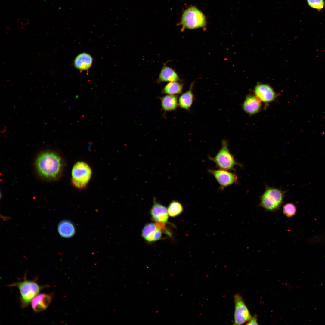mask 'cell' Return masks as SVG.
<instances>
[{
	"instance_id": "6da1fadb",
	"label": "cell",
	"mask_w": 325,
	"mask_h": 325,
	"mask_svg": "<svg viewBox=\"0 0 325 325\" xmlns=\"http://www.w3.org/2000/svg\"><path fill=\"white\" fill-rule=\"evenodd\" d=\"M34 166L39 177L46 181H53L58 179L62 176L65 162L62 157L57 152L47 149L37 155Z\"/></svg>"
},
{
	"instance_id": "7a4b0ae2",
	"label": "cell",
	"mask_w": 325,
	"mask_h": 325,
	"mask_svg": "<svg viewBox=\"0 0 325 325\" xmlns=\"http://www.w3.org/2000/svg\"><path fill=\"white\" fill-rule=\"evenodd\" d=\"M206 24V19L203 12L196 7L191 6L183 11L178 25L181 26V31L183 32L186 29L205 28Z\"/></svg>"
},
{
	"instance_id": "3957f363",
	"label": "cell",
	"mask_w": 325,
	"mask_h": 325,
	"mask_svg": "<svg viewBox=\"0 0 325 325\" xmlns=\"http://www.w3.org/2000/svg\"><path fill=\"white\" fill-rule=\"evenodd\" d=\"M8 286L16 287L19 290L20 294V305L22 308L28 306L32 299L40 291L48 286L39 285L34 280H28L26 279L9 285Z\"/></svg>"
},
{
	"instance_id": "277c9868",
	"label": "cell",
	"mask_w": 325,
	"mask_h": 325,
	"mask_svg": "<svg viewBox=\"0 0 325 325\" xmlns=\"http://www.w3.org/2000/svg\"><path fill=\"white\" fill-rule=\"evenodd\" d=\"M284 195V192L279 189L267 187L261 197L259 206L268 211H277L281 206Z\"/></svg>"
},
{
	"instance_id": "5b68a950",
	"label": "cell",
	"mask_w": 325,
	"mask_h": 325,
	"mask_svg": "<svg viewBox=\"0 0 325 325\" xmlns=\"http://www.w3.org/2000/svg\"><path fill=\"white\" fill-rule=\"evenodd\" d=\"M92 174L91 169L87 163L82 161L77 162L72 170L73 185L79 189L85 188L91 178Z\"/></svg>"
},
{
	"instance_id": "8992f818",
	"label": "cell",
	"mask_w": 325,
	"mask_h": 325,
	"mask_svg": "<svg viewBox=\"0 0 325 325\" xmlns=\"http://www.w3.org/2000/svg\"><path fill=\"white\" fill-rule=\"evenodd\" d=\"M228 144L225 140L222 142V147L214 157L209 156V159L214 162L220 169L227 170L234 169V166L240 165L230 153L228 149Z\"/></svg>"
},
{
	"instance_id": "52a82bcc",
	"label": "cell",
	"mask_w": 325,
	"mask_h": 325,
	"mask_svg": "<svg viewBox=\"0 0 325 325\" xmlns=\"http://www.w3.org/2000/svg\"><path fill=\"white\" fill-rule=\"evenodd\" d=\"M235 304L234 325H241L248 321L252 316L243 300L239 293L234 296Z\"/></svg>"
},
{
	"instance_id": "ba28073f",
	"label": "cell",
	"mask_w": 325,
	"mask_h": 325,
	"mask_svg": "<svg viewBox=\"0 0 325 325\" xmlns=\"http://www.w3.org/2000/svg\"><path fill=\"white\" fill-rule=\"evenodd\" d=\"M208 171L214 176L221 189L223 190L231 185L238 182V178L236 175L227 170L221 169H209Z\"/></svg>"
},
{
	"instance_id": "9c48e42d",
	"label": "cell",
	"mask_w": 325,
	"mask_h": 325,
	"mask_svg": "<svg viewBox=\"0 0 325 325\" xmlns=\"http://www.w3.org/2000/svg\"><path fill=\"white\" fill-rule=\"evenodd\" d=\"M254 92L256 96L264 102L272 101L276 97V94L273 89L266 84L257 85L255 87Z\"/></svg>"
},
{
	"instance_id": "30bf717a",
	"label": "cell",
	"mask_w": 325,
	"mask_h": 325,
	"mask_svg": "<svg viewBox=\"0 0 325 325\" xmlns=\"http://www.w3.org/2000/svg\"><path fill=\"white\" fill-rule=\"evenodd\" d=\"M52 299L51 294L42 293L37 295L31 301V306L36 312H39L46 310Z\"/></svg>"
},
{
	"instance_id": "8fae6325",
	"label": "cell",
	"mask_w": 325,
	"mask_h": 325,
	"mask_svg": "<svg viewBox=\"0 0 325 325\" xmlns=\"http://www.w3.org/2000/svg\"><path fill=\"white\" fill-rule=\"evenodd\" d=\"M150 213L153 219L156 222L166 223L168 219L167 209L164 206L153 200V204Z\"/></svg>"
},
{
	"instance_id": "7c38bea8",
	"label": "cell",
	"mask_w": 325,
	"mask_h": 325,
	"mask_svg": "<svg viewBox=\"0 0 325 325\" xmlns=\"http://www.w3.org/2000/svg\"><path fill=\"white\" fill-rule=\"evenodd\" d=\"M142 234L146 240L153 242L161 238L162 231L157 228L155 223H150L146 224L144 227Z\"/></svg>"
},
{
	"instance_id": "4fadbf2b",
	"label": "cell",
	"mask_w": 325,
	"mask_h": 325,
	"mask_svg": "<svg viewBox=\"0 0 325 325\" xmlns=\"http://www.w3.org/2000/svg\"><path fill=\"white\" fill-rule=\"evenodd\" d=\"M260 101L256 96L252 95L247 96L243 104V110L250 114L257 113L261 108Z\"/></svg>"
},
{
	"instance_id": "5bb4252c",
	"label": "cell",
	"mask_w": 325,
	"mask_h": 325,
	"mask_svg": "<svg viewBox=\"0 0 325 325\" xmlns=\"http://www.w3.org/2000/svg\"><path fill=\"white\" fill-rule=\"evenodd\" d=\"M179 80L177 73L172 68L165 65L160 71L157 82H175Z\"/></svg>"
},
{
	"instance_id": "9a60e30c",
	"label": "cell",
	"mask_w": 325,
	"mask_h": 325,
	"mask_svg": "<svg viewBox=\"0 0 325 325\" xmlns=\"http://www.w3.org/2000/svg\"><path fill=\"white\" fill-rule=\"evenodd\" d=\"M93 62L91 56L85 53H81L78 55L74 61L75 67L82 70H88L91 66Z\"/></svg>"
},
{
	"instance_id": "2e32d148",
	"label": "cell",
	"mask_w": 325,
	"mask_h": 325,
	"mask_svg": "<svg viewBox=\"0 0 325 325\" xmlns=\"http://www.w3.org/2000/svg\"><path fill=\"white\" fill-rule=\"evenodd\" d=\"M58 231L61 236L65 238H69L74 235L76 228L72 222L69 220H64L59 223Z\"/></svg>"
},
{
	"instance_id": "e0dca14e",
	"label": "cell",
	"mask_w": 325,
	"mask_h": 325,
	"mask_svg": "<svg viewBox=\"0 0 325 325\" xmlns=\"http://www.w3.org/2000/svg\"><path fill=\"white\" fill-rule=\"evenodd\" d=\"M193 85V83L191 84L189 90L182 94L179 98L178 104L180 107L182 109L185 110L189 109L193 103L194 96L192 89Z\"/></svg>"
},
{
	"instance_id": "ac0fdd59",
	"label": "cell",
	"mask_w": 325,
	"mask_h": 325,
	"mask_svg": "<svg viewBox=\"0 0 325 325\" xmlns=\"http://www.w3.org/2000/svg\"><path fill=\"white\" fill-rule=\"evenodd\" d=\"M161 102L165 111H171L175 109L177 107V98L174 95H167L161 98Z\"/></svg>"
},
{
	"instance_id": "d6986e66",
	"label": "cell",
	"mask_w": 325,
	"mask_h": 325,
	"mask_svg": "<svg viewBox=\"0 0 325 325\" xmlns=\"http://www.w3.org/2000/svg\"><path fill=\"white\" fill-rule=\"evenodd\" d=\"M183 85L177 82H171L168 83L163 88V93L168 94H180L182 91Z\"/></svg>"
},
{
	"instance_id": "ffe728a7",
	"label": "cell",
	"mask_w": 325,
	"mask_h": 325,
	"mask_svg": "<svg viewBox=\"0 0 325 325\" xmlns=\"http://www.w3.org/2000/svg\"><path fill=\"white\" fill-rule=\"evenodd\" d=\"M169 215L171 217H176L181 214L183 210L181 203L177 201H173L169 204L167 209Z\"/></svg>"
},
{
	"instance_id": "44dd1931",
	"label": "cell",
	"mask_w": 325,
	"mask_h": 325,
	"mask_svg": "<svg viewBox=\"0 0 325 325\" xmlns=\"http://www.w3.org/2000/svg\"><path fill=\"white\" fill-rule=\"evenodd\" d=\"M283 213L288 217H291L296 214V208L295 205L292 203H288L285 204L283 208Z\"/></svg>"
},
{
	"instance_id": "7402d4cb",
	"label": "cell",
	"mask_w": 325,
	"mask_h": 325,
	"mask_svg": "<svg viewBox=\"0 0 325 325\" xmlns=\"http://www.w3.org/2000/svg\"><path fill=\"white\" fill-rule=\"evenodd\" d=\"M308 6L318 11L325 8V0H306Z\"/></svg>"
},
{
	"instance_id": "603a6c76",
	"label": "cell",
	"mask_w": 325,
	"mask_h": 325,
	"mask_svg": "<svg viewBox=\"0 0 325 325\" xmlns=\"http://www.w3.org/2000/svg\"><path fill=\"white\" fill-rule=\"evenodd\" d=\"M247 322L246 323L247 325L258 324L257 322V315H255L253 317H252L250 320Z\"/></svg>"
}]
</instances>
